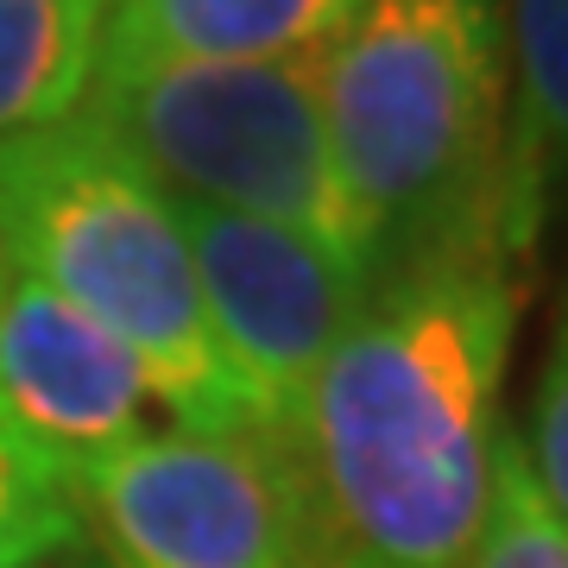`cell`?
<instances>
[{
  "mask_svg": "<svg viewBox=\"0 0 568 568\" xmlns=\"http://www.w3.org/2000/svg\"><path fill=\"white\" fill-rule=\"evenodd\" d=\"M159 392L108 328L32 278L0 291V424L77 493L102 462L159 429Z\"/></svg>",
  "mask_w": 568,
  "mask_h": 568,
  "instance_id": "obj_7",
  "label": "cell"
},
{
  "mask_svg": "<svg viewBox=\"0 0 568 568\" xmlns=\"http://www.w3.org/2000/svg\"><path fill=\"white\" fill-rule=\"evenodd\" d=\"M7 278H13V272H7V260H0V291H7Z\"/></svg>",
  "mask_w": 568,
  "mask_h": 568,
  "instance_id": "obj_15",
  "label": "cell"
},
{
  "mask_svg": "<svg viewBox=\"0 0 568 568\" xmlns=\"http://www.w3.org/2000/svg\"><path fill=\"white\" fill-rule=\"evenodd\" d=\"M518 253H455L373 284L323 361L284 462L316 568H467L506 443Z\"/></svg>",
  "mask_w": 568,
  "mask_h": 568,
  "instance_id": "obj_1",
  "label": "cell"
},
{
  "mask_svg": "<svg viewBox=\"0 0 568 568\" xmlns=\"http://www.w3.org/2000/svg\"><path fill=\"white\" fill-rule=\"evenodd\" d=\"M77 114L178 203L304 227L366 265L323 121L316 58L95 70Z\"/></svg>",
  "mask_w": 568,
  "mask_h": 568,
  "instance_id": "obj_4",
  "label": "cell"
},
{
  "mask_svg": "<svg viewBox=\"0 0 568 568\" xmlns=\"http://www.w3.org/2000/svg\"><path fill=\"white\" fill-rule=\"evenodd\" d=\"M328 152L373 284L455 253H525L499 0H366L316 58Z\"/></svg>",
  "mask_w": 568,
  "mask_h": 568,
  "instance_id": "obj_2",
  "label": "cell"
},
{
  "mask_svg": "<svg viewBox=\"0 0 568 568\" xmlns=\"http://www.w3.org/2000/svg\"><path fill=\"white\" fill-rule=\"evenodd\" d=\"M0 260L108 328L171 429L260 436L209 328L178 203L89 114L0 140Z\"/></svg>",
  "mask_w": 568,
  "mask_h": 568,
  "instance_id": "obj_3",
  "label": "cell"
},
{
  "mask_svg": "<svg viewBox=\"0 0 568 568\" xmlns=\"http://www.w3.org/2000/svg\"><path fill=\"white\" fill-rule=\"evenodd\" d=\"M178 222L227 373L260 436L284 443L323 361L373 297V272L304 227L234 215V209L178 203Z\"/></svg>",
  "mask_w": 568,
  "mask_h": 568,
  "instance_id": "obj_6",
  "label": "cell"
},
{
  "mask_svg": "<svg viewBox=\"0 0 568 568\" xmlns=\"http://www.w3.org/2000/svg\"><path fill=\"white\" fill-rule=\"evenodd\" d=\"M506 44L518 70L511 183L544 209L549 190H568V0H511Z\"/></svg>",
  "mask_w": 568,
  "mask_h": 568,
  "instance_id": "obj_10",
  "label": "cell"
},
{
  "mask_svg": "<svg viewBox=\"0 0 568 568\" xmlns=\"http://www.w3.org/2000/svg\"><path fill=\"white\" fill-rule=\"evenodd\" d=\"M32 568H114V562H108V549L95 544V537H77V544L51 549V556H44V562H32Z\"/></svg>",
  "mask_w": 568,
  "mask_h": 568,
  "instance_id": "obj_14",
  "label": "cell"
},
{
  "mask_svg": "<svg viewBox=\"0 0 568 568\" xmlns=\"http://www.w3.org/2000/svg\"><path fill=\"white\" fill-rule=\"evenodd\" d=\"M77 511L114 568H316L304 493L272 436L152 429L77 480Z\"/></svg>",
  "mask_w": 568,
  "mask_h": 568,
  "instance_id": "obj_5",
  "label": "cell"
},
{
  "mask_svg": "<svg viewBox=\"0 0 568 568\" xmlns=\"http://www.w3.org/2000/svg\"><path fill=\"white\" fill-rule=\"evenodd\" d=\"M467 568H568V525L544 506V493L518 455V429H506V443H499L493 506Z\"/></svg>",
  "mask_w": 568,
  "mask_h": 568,
  "instance_id": "obj_11",
  "label": "cell"
},
{
  "mask_svg": "<svg viewBox=\"0 0 568 568\" xmlns=\"http://www.w3.org/2000/svg\"><path fill=\"white\" fill-rule=\"evenodd\" d=\"M518 455H525L544 506L568 525V304H562L556 335H549L537 392H530V417H525V436H518Z\"/></svg>",
  "mask_w": 568,
  "mask_h": 568,
  "instance_id": "obj_13",
  "label": "cell"
},
{
  "mask_svg": "<svg viewBox=\"0 0 568 568\" xmlns=\"http://www.w3.org/2000/svg\"><path fill=\"white\" fill-rule=\"evenodd\" d=\"M366 0H108L95 70L323 58Z\"/></svg>",
  "mask_w": 568,
  "mask_h": 568,
  "instance_id": "obj_8",
  "label": "cell"
},
{
  "mask_svg": "<svg viewBox=\"0 0 568 568\" xmlns=\"http://www.w3.org/2000/svg\"><path fill=\"white\" fill-rule=\"evenodd\" d=\"M89 537L77 511V493L51 467H39L0 424V568H32L51 549Z\"/></svg>",
  "mask_w": 568,
  "mask_h": 568,
  "instance_id": "obj_12",
  "label": "cell"
},
{
  "mask_svg": "<svg viewBox=\"0 0 568 568\" xmlns=\"http://www.w3.org/2000/svg\"><path fill=\"white\" fill-rule=\"evenodd\" d=\"M108 0H0V140L70 121L95 82Z\"/></svg>",
  "mask_w": 568,
  "mask_h": 568,
  "instance_id": "obj_9",
  "label": "cell"
}]
</instances>
